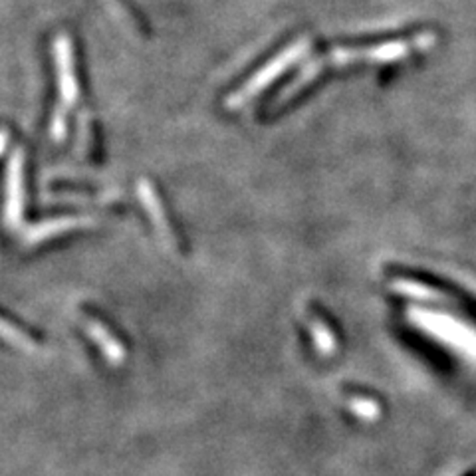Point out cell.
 <instances>
[{"instance_id":"cell-5","label":"cell","mask_w":476,"mask_h":476,"mask_svg":"<svg viewBox=\"0 0 476 476\" xmlns=\"http://www.w3.org/2000/svg\"><path fill=\"white\" fill-rule=\"evenodd\" d=\"M82 326L86 329L87 338L96 343L109 363L116 365V368L124 363V360H126L124 346H121V341L102 322H99L97 318L82 316Z\"/></svg>"},{"instance_id":"cell-2","label":"cell","mask_w":476,"mask_h":476,"mask_svg":"<svg viewBox=\"0 0 476 476\" xmlns=\"http://www.w3.org/2000/svg\"><path fill=\"white\" fill-rule=\"evenodd\" d=\"M6 173L5 220L8 228H15L20 225L22 213H25V153L20 149L10 157Z\"/></svg>"},{"instance_id":"cell-11","label":"cell","mask_w":476,"mask_h":476,"mask_svg":"<svg viewBox=\"0 0 476 476\" xmlns=\"http://www.w3.org/2000/svg\"><path fill=\"white\" fill-rule=\"evenodd\" d=\"M92 149V127H90V119L84 117L80 121V131H77V153L87 155Z\"/></svg>"},{"instance_id":"cell-3","label":"cell","mask_w":476,"mask_h":476,"mask_svg":"<svg viewBox=\"0 0 476 476\" xmlns=\"http://www.w3.org/2000/svg\"><path fill=\"white\" fill-rule=\"evenodd\" d=\"M137 195L141 198L143 207H146V213L151 218L153 228L157 230L159 238L163 240V245L167 247L169 250L179 248V240H177V235H175V230H173V227L169 223L167 213H165L159 195L155 193V187L147 179H141L137 183Z\"/></svg>"},{"instance_id":"cell-1","label":"cell","mask_w":476,"mask_h":476,"mask_svg":"<svg viewBox=\"0 0 476 476\" xmlns=\"http://www.w3.org/2000/svg\"><path fill=\"white\" fill-rule=\"evenodd\" d=\"M409 318L411 322L420 328L430 338L445 343L452 351L461 353L462 358L476 363V329L469 324L461 322V319L439 314V312H427V309H409Z\"/></svg>"},{"instance_id":"cell-8","label":"cell","mask_w":476,"mask_h":476,"mask_svg":"<svg viewBox=\"0 0 476 476\" xmlns=\"http://www.w3.org/2000/svg\"><path fill=\"white\" fill-rule=\"evenodd\" d=\"M119 198L117 191H109L104 195H84V193H56V195H48L46 201L48 203H56V205H92V203H112Z\"/></svg>"},{"instance_id":"cell-9","label":"cell","mask_w":476,"mask_h":476,"mask_svg":"<svg viewBox=\"0 0 476 476\" xmlns=\"http://www.w3.org/2000/svg\"><path fill=\"white\" fill-rule=\"evenodd\" d=\"M348 409L358 419L365 420V423H373V420H378L381 417V405L368 395H349Z\"/></svg>"},{"instance_id":"cell-6","label":"cell","mask_w":476,"mask_h":476,"mask_svg":"<svg viewBox=\"0 0 476 476\" xmlns=\"http://www.w3.org/2000/svg\"><path fill=\"white\" fill-rule=\"evenodd\" d=\"M390 288L393 292L401 294L405 298H411V300H417V302H445L447 300V294H442L441 290H437V288L411 280V279H393L390 282Z\"/></svg>"},{"instance_id":"cell-10","label":"cell","mask_w":476,"mask_h":476,"mask_svg":"<svg viewBox=\"0 0 476 476\" xmlns=\"http://www.w3.org/2000/svg\"><path fill=\"white\" fill-rule=\"evenodd\" d=\"M3 336L8 343H13V346L18 348V349H25L28 353L38 351V341L32 338L30 334H26L25 329L10 322L8 318L3 319Z\"/></svg>"},{"instance_id":"cell-7","label":"cell","mask_w":476,"mask_h":476,"mask_svg":"<svg viewBox=\"0 0 476 476\" xmlns=\"http://www.w3.org/2000/svg\"><path fill=\"white\" fill-rule=\"evenodd\" d=\"M308 328H309V336H312L316 349L322 353L324 358L334 356V353L338 351V339L324 319L319 316H309Z\"/></svg>"},{"instance_id":"cell-4","label":"cell","mask_w":476,"mask_h":476,"mask_svg":"<svg viewBox=\"0 0 476 476\" xmlns=\"http://www.w3.org/2000/svg\"><path fill=\"white\" fill-rule=\"evenodd\" d=\"M94 225H96L94 217H76V215L56 217V218H50V220H42V223L28 228L25 238H26V245L35 247V245H40V242H44V240L64 235V232L77 230V228H87V227H94Z\"/></svg>"}]
</instances>
